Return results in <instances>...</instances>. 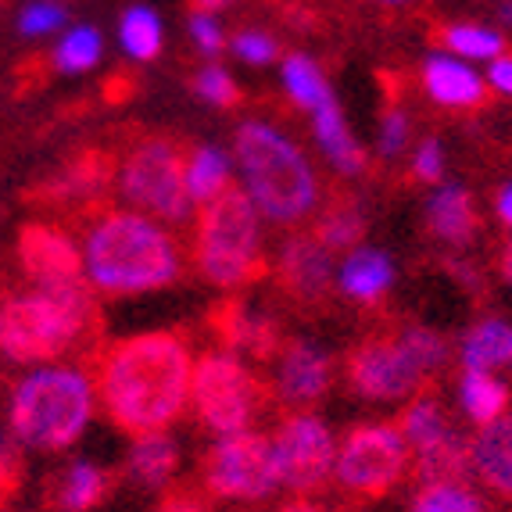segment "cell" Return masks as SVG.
Listing matches in <instances>:
<instances>
[{
    "label": "cell",
    "mask_w": 512,
    "mask_h": 512,
    "mask_svg": "<svg viewBox=\"0 0 512 512\" xmlns=\"http://www.w3.org/2000/svg\"><path fill=\"white\" fill-rule=\"evenodd\" d=\"M190 373L194 355L176 333H137L97 359L94 391L119 430L165 434L190 402Z\"/></svg>",
    "instance_id": "cell-1"
},
{
    "label": "cell",
    "mask_w": 512,
    "mask_h": 512,
    "mask_svg": "<svg viewBox=\"0 0 512 512\" xmlns=\"http://www.w3.org/2000/svg\"><path fill=\"white\" fill-rule=\"evenodd\" d=\"M83 283L94 294L129 298L169 287L180 276V248L162 222L133 208H111L86 222L79 240Z\"/></svg>",
    "instance_id": "cell-2"
},
{
    "label": "cell",
    "mask_w": 512,
    "mask_h": 512,
    "mask_svg": "<svg viewBox=\"0 0 512 512\" xmlns=\"http://www.w3.org/2000/svg\"><path fill=\"white\" fill-rule=\"evenodd\" d=\"M94 323V291L86 283L26 287L0 298V355L15 366L65 362Z\"/></svg>",
    "instance_id": "cell-3"
},
{
    "label": "cell",
    "mask_w": 512,
    "mask_h": 512,
    "mask_svg": "<svg viewBox=\"0 0 512 512\" xmlns=\"http://www.w3.org/2000/svg\"><path fill=\"white\" fill-rule=\"evenodd\" d=\"M97 409L94 376L76 362L33 366L8 398V430L22 448L65 452L86 434Z\"/></svg>",
    "instance_id": "cell-4"
},
{
    "label": "cell",
    "mask_w": 512,
    "mask_h": 512,
    "mask_svg": "<svg viewBox=\"0 0 512 512\" xmlns=\"http://www.w3.org/2000/svg\"><path fill=\"white\" fill-rule=\"evenodd\" d=\"M237 169L244 194L258 215L273 222L305 219L319 201V180L312 162L287 133L269 122H244L237 129Z\"/></svg>",
    "instance_id": "cell-5"
},
{
    "label": "cell",
    "mask_w": 512,
    "mask_h": 512,
    "mask_svg": "<svg viewBox=\"0 0 512 512\" xmlns=\"http://www.w3.org/2000/svg\"><path fill=\"white\" fill-rule=\"evenodd\" d=\"M197 273L215 287H240L262 265V226L258 208L240 187H226L201 205L194 237Z\"/></svg>",
    "instance_id": "cell-6"
},
{
    "label": "cell",
    "mask_w": 512,
    "mask_h": 512,
    "mask_svg": "<svg viewBox=\"0 0 512 512\" xmlns=\"http://www.w3.org/2000/svg\"><path fill=\"white\" fill-rule=\"evenodd\" d=\"M441 333L409 326L394 337H373L348 359L351 387L369 402H405L444 366Z\"/></svg>",
    "instance_id": "cell-7"
},
{
    "label": "cell",
    "mask_w": 512,
    "mask_h": 512,
    "mask_svg": "<svg viewBox=\"0 0 512 512\" xmlns=\"http://www.w3.org/2000/svg\"><path fill=\"white\" fill-rule=\"evenodd\" d=\"M115 183L126 208L154 222H187L194 212L183 180V154L169 140H140L122 158Z\"/></svg>",
    "instance_id": "cell-8"
},
{
    "label": "cell",
    "mask_w": 512,
    "mask_h": 512,
    "mask_svg": "<svg viewBox=\"0 0 512 512\" xmlns=\"http://www.w3.org/2000/svg\"><path fill=\"white\" fill-rule=\"evenodd\" d=\"M190 405L197 419L215 434L248 430L258 412V384L251 369L233 351H208L194 359L190 373Z\"/></svg>",
    "instance_id": "cell-9"
},
{
    "label": "cell",
    "mask_w": 512,
    "mask_h": 512,
    "mask_svg": "<svg viewBox=\"0 0 512 512\" xmlns=\"http://www.w3.org/2000/svg\"><path fill=\"white\" fill-rule=\"evenodd\" d=\"M409 470V444L391 423H362L337 448L333 473L344 491L362 498L387 495Z\"/></svg>",
    "instance_id": "cell-10"
},
{
    "label": "cell",
    "mask_w": 512,
    "mask_h": 512,
    "mask_svg": "<svg viewBox=\"0 0 512 512\" xmlns=\"http://www.w3.org/2000/svg\"><path fill=\"white\" fill-rule=\"evenodd\" d=\"M205 487L215 498L230 502H258L280 487L273 437L258 430H237L215 441L205 459Z\"/></svg>",
    "instance_id": "cell-11"
},
{
    "label": "cell",
    "mask_w": 512,
    "mask_h": 512,
    "mask_svg": "<svg viewBox=\"0 0 512 512\" xmlns=\"http://www.w3.org/2000/svg\"><path fill=\"white\" fill-rule=\"evenodd\" d=\"M273 455H276V470H280V484L308 495V491L323 487L326 477L333 473L337 444H333L330 427L319 416L294 412L276 430Z\"/></svg>",
    "instance_id": "cell-12"
},
{
    "label": "cell",
    "mask_w": 512,
    "mask_h": 512,
    "mask_svg": "<svg viewBox=\"0 0 512 512\" xmlns=\"http://www.w3.org/2000/svg\"><path fill=\"white\" fill-rule=\"evenodd\" d=\"M18 265L29 287H65L83 283L79 244L51 222H29L18 237Z\"/></svg>",
    "instance_id": "cell-13"
},
{
    "label": "cell",
    "mask_w": 512,
    "mask_h": 512,
    "mask_svg": "<svg viewBox=\"0 0 512 512\" xmlns=\"http://www.w3.org/2000/svg\"><path fill=\"white\" fill-rule=\"evenodd\" d=\"M330 355L312 341H291L276 362V398L291 409L316 405L330 387Z\"/></svg>",
    "instance_id": "cell-14"
},
{
    "label": "cell",
    "mask_w": 512,
    "mask_h": 512,
    "mask_svg": "<svg viewBox=\"0 0 512 512\" xmlns=\"http://www.w3.org/2000/svg\"><path fill=\"white\" fill-rule=\"evenodd\" d=\"M333 276H337V265H333L330 251L316 240V233H301L283 244L280 283L298 301H319L330 291Z\"/></svg>",
    "instance_id": "cell-15"
},
{
    "label": "cell",
    "mask_w": 512,
    "mask_h": 512,
    "mask_svg": "<svg viewBox=\"0 0 512 512\" xmlns=\"http://www.w3.org/2000/svg\"><path fill=\"white\" fill-rule=\"evenodd\" d=\"M470 470L512 502V416H498L470 441Z\"/></svg>",
    "instance_id": "cell-16"
},
{
    "label": "cell",
    "mask_w": 512,
    "mask_h": 512,
    "mask_svg": "<svg viewBox=\"0 0 512 512\" xmlns=\"http://www.w3.org/2000/svg\"><path fill=\"white\" fill-rule=\"evenodd\" d=\"M423 86L437 104L448 108H473L484 101L487 83L470 69V61L452 58V54H430L423 65Z\"/></svg>",
    "instance_id": "cell-17"
},
{
    "label": "cell",
    "mask_w": 512,
    "mask_h": 512,
    "mask_svg": "<svg viewBox=\"0 0 512 512\" xmlns=\"http://www.w3.org/2000/svg\"><path fill=\"white\" fill-rule=\"evenodd\" d=\"M108 491H111L108 473L97 462L76 459L51 480L47 498H51V505L58 512H90L108 498Z\"/></svg>",
    "instance_id": "cell-18"
},
{
    "label": "cell",
    "mask_w": 512,
    "mask_h": 512,
    "mask_svg": "<svg viewBox=\"0 0 512 512\" xmlns=\"http://www.w3.org/2000/svg\"><path fill=\"white\" fill-rule=\"evenodd\" d=\"M394 262L380 248H355L337 265V287L355 301H376L391 291Z\"/></svg>",
    "instance_id": "cell-19"
},
{
    "label": "cell",
    "mask_w": 512,
    "mask_h": 512,
    "mask_svg": "<svg viewBox=\"0 0 512 512\" xmlns=\"http://www.w3.org/2000/svg\"><path fill=\"white\" fill-rule=\"evenodd\" d=\"M427 222L434 237H441L444 244H470L477 233V212H473L470 194L462 187H437L427 205Z\"/></svg>",
    "instance_id": "cell-20"
},
{
    "label": "cell",
    "mask_w": 512,
    "mask_h": 512,
    "mask_svg": "<svg viewBox=\"0 0 512 512\" xmlns=\"http://www.w3.org/2000/svg\"><path fill=\"white\" fill-rule=\"evenodd\" d=\"M312 133H316L319 147H323V154L330 158L333 165L341 172H348V176H355V172H362V162H366V154H362L359 140L351 137L348 122H344L341 108H337V101H326L319 104L316 111H312Z\"/></svg>",
    "instance_id": "cell-21"
},
{
    "label": "cell",
    "mask_w": 512,
    "mask_h": 512,
    "mask_svg": "<svg viewBox=\"0 0 512 512\" xmlns=\"http://www.w3.org/2000/svg\"><path fill=\"white\" fill-rule=\"evenodd\" d=\"M180 466V448L169 434H144L133 441L126 459V473L137 480L140 487H162L172 480Z\"/></svg>",
    "instance_id": "cell-22"
},
{
    "label": "cell",
    "mask_w": 512,
    "mask_h": 512,
    "mask_svg": "<svg viewBox=\"0 0 512 512\" xmlns=\"http://www.w3.org/2000/svg\"><path fill=\"white\" fill-rule=\"evenodd\" d=\"M230 158L226 151L212 144H197L194 151L183 158V180H187V194L197 208L208 205L212 197H219L230 187Z\"/></svg>",
    "instance_id": "cell-23"
},
{
    "label": "cell",
    "mask_w": 512,
    "mask_h": 512,
    "mask_svg": "<svg viewBox=\"0 0 512 512\" xmlns=\"http://www.w3.org/2000/svg\"><path fill=\"white\" fill-rule=\"evenodd\" d=\"M512 362V323L505 319H484L462 337V366L491 373Z\"/></svg>",
    "instance_id": "cell-24"
},
{
    "label": "cell",
    "mask_w": 512,
    "mask_h": 512,
    "mask_svg": "<svg viewBox=\"0 0 512 512\" xmlns=\"http://www.w3.org/2000/svg\"><path fill=\"white\" fill-rule=\"evenodd\" d=\"M101 58H104V36L101 29L86 26V22L61 29L51 51V65L61 76H83V72L97 69Z\"/></svg>",
    "instance_id": "cell-25"
},
{
    "label": "cell",
    "mask_w": 512,
    "mask_h": 512,
    "mask_svg": "<svg viewBox=\"0 0 512 512\" xmlns=\"http://www.w3.org/2000/svg\"><path fill=\"white\" fill-rule=\"evenodd\" d=\"M459 405L473 423L487 427V423H495V419L505 416V409H509V387H505L495 373L466 369L459 380Z\"/></svg>",
    "instance_id": "cell-26"
},
{
    "label": "cell",
    "mask_w": 512,
    "mask_h": 512,
    "mask_svg": "<svg viewBox=\"0 0 512 512\" xmlns=\"http://www.w3.org/2000/svg\"><path fill=\"white\" fill-rule=\"evenodd\" d=\"M398 430H402L405 444H409V455L427 452V448H437V444L455 437L452 423H448V416H444V409L434 398H416V402L405 409Z\"/></svg>",
    "instance_id": "cell-27"
},
{
    "label": "cell",
    "mask_w": 512,
    "mask_h": 512,
    "mask_svg": "<svg viewBox=\"0 0 512 512\" xmlns=\"http://www.w3.org/2000/svg\"><path fill=\"white\" fill-rule=\"evenodd\" d=\"M119 43L122 51L133 61H154L162 54L165 43V29L162 18L154 8H144V4H133V8L122 11L119 18Z\"/></svg>",
    "instance_id": "cell-28"
},
{
    "label": "cell",
    "mask_w": 512,
    "mask_h": 512,
    "mask_svg": "<svg viewBox=\"0 0 512 512\" xmlns=\"http://www.w3.org/2000/svg\"><path fill=\"white\" fill-rule=\"evenodd\" d=\"M283 90L294 104L316 111L319 104L330 101V86L323 79V69L305 54H287L283 58Z\"/></svg>",
    "instance_id": "cell-29"
},
{
    "label": "cell",
    "mask_w": 512,
    "mask_h": 512,
    "mask_svg": "<svg viewBox=\"0 0 512 512\" xmlns=\"http://www.w3.org/2000/svg\"><path fill=\"white\" fill-rule=\"evenodd\" d=\"M444 47H448V54H459L462 61H495L502 58L505 40L487 26L455 22V26L444 29Z\"/></svg>",
    "instance_id": "cell-30"
},
{
    "label": "cell",
    "mask_w": 512,
    "mask_h": 512,
    "mask_svg": "<svg viewBox=\"0 0 512 512\" xmlns=\"http://www.w3.org/2000/svg\"><path fill=\"white\" fill-rule=\"evenodd\" d=\"M366 233V215L359 212L355 205H333L330 212L319 219L316 240L323 244L326 251H348L355 248Z\"/></svg>",
    "instance_id": "cell-31"
},
{
    "label": "cell",
    "mask_w": 512,
    "mask_h": 512,
    "mask_svg": "<svg viewBox=\"0 0 512 512\" xmlns=\"http://www.w3.org/2000/svg\"><path fill=\"white\" fill-rule=\"evenodd\" d=\"M412 512H484V502H480L477 491L466 480L423 484V491L412 502Z\"/></svg>",
    "instance_id": "cell-32"
},
{
    "label": "cell",
    "mask_w": 512,
    "mask_h": 512,
    "mask_svg": "<svg viewBox=\"0 0 512 512\" xmlns=\"http://www.w3.org/2000/svg\"><path fill=\"white\" fill-rule=\"evenodd\" d=\"M65 26H69V11L61 0H29L26 8L18 11V33L29 36V40L58 36Z\"/></svg>",
    "instance_id": "cell-33"
},
{
    "label": "cell",
    "mask_w": 512,
    "mask_h": 512,
    "mask_svg": "<svg viewBox=\"0 0 512 512\" xmlns=\"http://www.w3.org/2000/svg\"><path fill=\"white\" fill-rule=\"evenodd\" d=\"M230 344L255 351V355H269L276 344V330L265 316H251V312H240L237 308L230 319Z\"/></svg>",
    "instance_id": "cell-34"
},
{
    "label": "cell",
    "mask_w": 512,
    "mask_h": 512,
    "mask_svg": "<svg viewBox=\"0 0 512 512\" xmlns=\"http://www.w3.org/2000/svg\"><path fill=\"white\" fill-rule=\"evenodd\" d=\"M194 90L201 101L215 104V108H230V104H237V83H233L230 72L219 69V65H205V69L197 72Z\"/></svg>",
    "instance_id": "cell-35"
},
{
    "label": "cell",
    "mask_w": 512,
    "mask_h": 512,
    "mask_svg": "<svg viewBox=\"0 0 512 512\" xmlns=\"http://www.w3.org/2000/svg\"><path fill=\"white\" fill-rule=\"evenodd\" d=\"M233 54L248 65H269L276 58V43L273 36L258 33V29H244V33L233 36Z\"/></svg>",
    "instance_id": "cell-36"
},
{
    "label": "cell",
    "mask_w": 512,
    "mask_h": 512,
    "mask_svg": "<svg viewBox=\"0 0 512 512\" xmlns=\"http://www.w3.org/2000/svg\"><path fill=\"white\" fill-rule=\"evenodd\" d=\"M190 36H194L197 51L201 54H219L222 47H226L222 26L215 22V15H208V11H194V15H190Z\"/></svg>",
    "instance_id": "cell-37"
},
{
    "label": "cell",
    "mask_w": 512,
    "mask_h": 512,
    "mask_svg": "<svg viewBox=\"0 0 512 512\" xmlns=\"http://www.w3.org/2000/svg\"><path fill=\"white\" fill-rule=\"evenodd\" d=\"M412 169H416V176L423 183H437L444 172V147L437 137L423 140V144L416 147V158H412Z\"/></svg>",
    "instance_id": "cell-38"
},
{
    "label": "cell",
    "mask_w": 512,
    "mask_h": 512,
    "mask_svg": "<svg viewBox=\"0 0 512 512\" xmlns=\"http://www.w3.org/2000/svg\"><path fill=\"white\" fill-rule=\"evenodd\" d=\"M405 144H409V119H405V111L394 108V111H387L384 126H380V151L398 154Z\"/></svg>",
    "instance_id": "cell-39"
},
{
    "label": "cell",
    "mask_w": 512,
    "mask_h": 512,
    "mask_svg": "<svg viewBox=\"0 0 512 512\" xmlns=\"http://www.w3.org/2000/svg\"><path fill=\"white\" fill-rule=\"evenodd\" d=\"M18 484H22V462H18V455L11 452L8 444L0 441V512L15 498Z\"/></svg>",
    "instance_id": "cell-40"
},
{
    "label": "cell",
    "mask_w": 512,
    "mask_h": 512,
    "mask_svg": "<svg viewBox=\"0 0 512 512\" xmlns=\"http://www.w3.org/2000/svg\"><path fill=\"white\" fill-rule=\"evenodd\" d=\"M484 83H491L498 90V94H505V97H512V58H495L491 61V69H487V79Z\"/></svg>",
    "instance_id": "cell-41"
},
{
    "label": "cell",
    "mask_w": 512,
    "mask_h": 512,
    "mask_svg": "<svg viewBox=\"0 0 512 512\" xmlns=\"http://www.w3.org/2000/svg\"><path fill=\"white\" fill-rule=\"evenodd\" d=\"M158 512H205V505L197 502L194 495H187V491H176V495H169L158 505Z\"/></svg>",
    "instance_id": "cell-42"
},
{
    "label": "cell",
    "mask_w": 512,
    "mask_h": 512,
    "mask_svg": "<svg viewBox=\"0 0 512 512\" xmlns=\"http://www.w3.org/2000/svg\"><path fill=\"white\" fill-rule=\"evenodd\" d=\"M498 219L512 230V183L509 187H502V194H498Z\"/></svg>",
    "instance_id": "cell-43"
},
{
    "label": "cell",
    "mask_w": 512,
    "mask_h": 512,
    "mask_svg": "<svg viewBox=\"0 0 512 512\" xmlns=\"http://www.w3.org/2000/svg\"><path fill=\"white\" fill-rule=\"evenodd\" d=\"M280 512H323L316 502H308V498H298V502H287Z\"/></svg>",
    "instance_id": "cell-44"
},
{
    "label": "cell",
    "mask_w": 512,
    "mask_h": 512,
    "mask_svg": "<svg viewBox=\"0 0 512 512\" xmlns=\"http://www.w3.org/2000/svg\"><path fill=\"white\" fill-rule=\"evenodd\" d=\"M502 273H505V280L512 283V237L505 240V248H502Z\"/></svg>",
    "instance_id": "cell-45"
},
{
    "label": "cell",
    "mask_w": 512,
    "mask_h": 512,
    "mask_svg": "<svg viewBox=\"0 0 512 512\" xmlns=\"http://www.w3.org/2000/svg\"><path fill=\"white\" fill-rule=\"evenodd\" d=\"M194 4H197V11H208V15H212V11L226 8V4H230V0H194Z\"/></svg>",
    "instance_id": "cell-46"
},
{
    "label": "cell",
    "mask_w": 512,
    "mask_h": 512,
    "mask_svg": "<svg viewBox=\"0 0 512 512\" xmlns=\"http://www.w3.org/2000/svg\"><path fill=\"white\" fill-rule=\"evenodd\" d=\"M498 18H502V22H509V26H512V0H509V4H502V8H498Z\"/></svg>",
    "instance_id": "cell-47"
},
{
    "label": "cell",
    "mask_w": 512,
    "mask_h": 512,
    "mask_svg": "<svg viewBox=\"0 0 512 512\" xmlns=\"http://www.w3.org/2000/svg\"><path fill=\"white\" fill-rule=\"evenodd\" d=\"M384 4H402V0H384Z\"/></svg>",
    "instance_id": "cell-48"
}]
</instances>
